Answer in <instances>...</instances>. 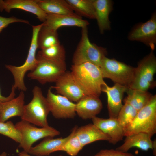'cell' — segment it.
<instances>
[{"label": "cell", "instance_id": "obj_10", "mask_svg": "<svg viewBox=\"0 0 156 156\" xmlns=\"http://www.w3.org/2000/svg\"><path fill=\"white\" fill-rule=\"evenodd\" d=\"M128 39L131 41L141 42L153 50L156 44V12L147 21L135 25L129 34Z\"/></svg>", "mask_w": 156, "mask_h": 156}, {"label": "cell", "instance_id": "obj_18", "mask_svg": "<svg viewBox=\"0 0 156 156\" xmlns=\"http://www.w3.org/2000/svg\"><path fill=\"white\" fill-rule=\"evenodd\" d=\"M73 133V129L71 133L64 138H45L38 144L34 147H32L28 153L36 156H45L54 152L60 151L61 148L72 136Z\"/></svg>", "mask_w": 156, "mask_h": 156}, {"label": "cell", "instance_id": "obj_3", "mask_svg": "<svg viewBox=\"0 0 156 156\" xmlns=\"http://www.w3.org/2000/svg\"><path fill=\"white\" fill-rule=\"evenodd\" d=\"M124 136L144 133L151 137L156 133V95H152L148 103L139 111L133 122L124 128Z\"/></svg>", "mask_w": 156, "mask_h": 156}, {"label": "cell", "instance_id": "obj_32", "mask_svg": "<svg viewBox=\"0 0 156 156\" xmlns=\"http://www.w3.org/2000/svg\"><path fill=\"white\" fill-rule=\"evenodd\" d=\"M92 156H137L128 152H122L116 149H103Z\"/></svg>", "mask_w": 156, "mask_h": 156}, {"label": "cell", "instance_id": "obj_9", "mask_svg": "<svg viewBox=\"0 0 156 156\" xmlns=\"http://www.w3.org/2000/svg\"><path fill=\"white\" fill-rule=\"evenodd\" d=\"M156 72V58L152 50L135 68L134 77L129 88L147 91L155 86L153 77Z\"/></svg>", "mask_w": 156, "mask_h": 156}, {"label": "cell", "instance_id": "obj_35", "mask_svg": "<svg viewBox=\"0 0 156 156\" xmlns=\"http://www.w3.org/2000/svg\"><path fill=\"white\" fill-rule=\"evenodd\" d=\"M18 155L19 156H32L29 154L24 151L18 153Z\"/></svg>", "mask_w": 156, "mask_h": 156}, {"label": "cell", "instance_id": "obj_24", "mask_svg": "<svg viewBox=\"0 0 156 156\" xmlns=\"http://www.w3.org/2000/svg\"><path fill=\"white\" fill-rule=\"evenodd\" d=\"M126 92L127 96L124 99V103L130 105L138 111L148 103L153 95L148 91L129 88Z\"/></svg>", "mask_w": 156, "mask_h": 156}, {"label": "cell", "instance_id": "obj_22", "mask_svg": "<svg viewBox=\"0 0 156 156\" xmlns=\"http://www.w3.org/2000/svg\"><path fill=\"white\" fill-rule=\"evenodd\" d=\"M96 20L100 32L103 34L110 29L109 14L112 10L113 3L110 0H94Z\"/></svg>", "mask_w": 156, "mask_h": 156}, {"label": "cell", "instance_id": "obj_31", "mask_svg": "<svg viewBox=\"0 0 156 156\" xmlns=\"http://www.w3.org/2000/svg\"><path fill=\"white\" fill-rule=\"evenodd\" d=\"M16 22H21L29 24L28 21L18 18L15 17H6L0 16V33L10 24Z\"/></svg>", "mask_w": 156, "mask_h": 156}, {"label": "cell", "instance_id": "obj_16", "mask_svg": "<svg viewBox=\"0 0 156 156\" xmlns=\"http://www.w3.org/2000/svg\"><path fill=\"white\" fill-rule=\"evenodd\" d=\"M55 31L63 26H77L81 28L87 27L88 21L83 19L82 17L76 14L74 15L47 14L45 21L42 23Z\"/></svg>", "mask_w": 156, "mask_h": 156}, {"label": "cell", "instance_id": "obj_21", "mask_svg": "<svg viewBox=\"0 0 156 156\" xmlns=\"http://www.w3.org/2000/svg\"><path fill=\"white\" fill-rule=\"evenodd\" d=\"M75 134L82 146L100 140L108 141L110 138L93 123H90L78 127Z\"/></svg>", "mask_w": 156, "mask_h": 156}, {"label": "cell", "instance_id": "obj_6", "mask_svg": "<svg viewBox=\"0 0 156 156\" xmlns=\"http://www.w3.org/2000/svg\"><path fill=\"white\" fill-rule=\"evenodd\" d=\"M100 68L103 78L109 79L115 83L128 88L133 82L135 68L106 57L102 60Z\"/></svg>", "mask_w": 156, "mask_h": 156}, {"label": "cell", "instance_id": "obj_5", "mask_svg": "<svg viewBox=\"0 0 156 156\" xmlns=\"http://www.w3.org/2000/svg\"><path fill=\"white\" fill-rule=\"evenodd\" d=\"M81 28V39L73 57V64L90 62L100 67L102 60L107 54L106 49L90 42L87 27Z\"/></svg>", "mask_w": 156, "mask_h": 156}, {"label": "cell", "instance_id": "obj_28", "mask_svg": "<svg viewBox=\"0 0 156 156\" xmlns=\"http://www.w3.org/2000/svg\"><path fill=\"white\" fill-rule=\"evenodd\" d=\"M138 112L130 105L124 103L119 112L117 119L124 128L133 122Z\"/></svg>", "mask_w": 156, "mask_h": 156}, {"label": "cell", "instance_id": "obj_36", "mask_svg": "<svg viewBox=\"0 0 156 156\" xmlns=\"http://www.w3.org/2000/svg\"><path fill=\"white\" fill-rule=\"evenodd\" d=\"M0 156H7V153L5 152H3L0 155Z\"/></svg>", "mask_w": 156, "mask_h": 156}, {"label": "cell", "instance_id": "obj_8", "mask_svg": "<svg viewBox=\"0 0 156 156\" xmlns=\"http://www.w3.org/2000/svg\"><path fill=\"white\" fill-rule=\"evenodd\" d=\"M15 126L21 135L19 147L27 153L33 144L39 139L47 137L53 138L60 134L59 131L49 126L38 128L22 120L17 122Z\"/></svg>", "mask_w": 156, "mask_h": 156}, {"label": "cell", "instance_id": "obj_26", "mask_svg": "<svg viewBox=\"0 0 156 156\" xmlns=\"http://www.w3.org/2000/svg\"><path fill=\"white\" fill-rule=\"evenodd\" d=\"M77 15L90 19H96L94 0H66Z\"/></svg>", "mask_w": 156, "mask_h": 156}, {"label": "cell", "instance_id": "obj_30", "mask_svg": "<svg viewBox=\"0 0 156 156\" xmlns=\"http://www.w3.org/2000/svg\"><path fill=\"white\" fill-rule=\"evenodd\" d=\"M0 134L12 139L16 142L19 143L21 141V134L11 121L0 122Z\"/></svg>", "mask_w": 156, "mask_h": 156}, {"label": "cell", "instance_id": "obj_7", "mask_svg": "<svg viewBox=\"0 0 156 156\" xmlns=\"http://www.w3.org/2000/svg\"><path fill=\"white\" fill-rule=\"evenodd\" d=\"M38 63L35 68L27 74L30 79L37 81L44 85L55 83L66 71L65 62H56L44 59L37 54Z\"/></svg>", "mask_w": 156, "mask_h": 156}, {"label": "cell", "instance_id": "obj_19", "mask_svg": "<svg viewBox=\"0 0 156 156\" xmlns=\"http://www.w3.org/2000/svg\"><path fill=\"white\" fill-rule=\"evenodd\" d=\"M25 97L24 91H21L17 97L9 101L1 103L0 122H5L14 116H22L25 105Z\"/></svg>", "mask_w": 156, "mask_h": 156}, {"label": "cell", "instance_id": "obj_23", "mask_svg": "<svg viewBox=\"0 0 156 156\" xmlns=\"http://www.w3.org/2000/svg\"><path fill=\"white\" fill-rule=\"evenodd\" d=\"M37 3L39 7L47 14L64 15L76 14L66 0H37Z\"/></svg>", "mask_w": 156, "mask_h": 156}, {"label": "cell", "instance_id": "obj_13", "mask_svg": "<svg viewBox=\"0 0 156 156\" xmlns=\"http://www.w3.org/2000/svg\"><path fill=\"white\" fill-rule=\"evenodd\" d=\"M19 9L34 14L41 21L46 20L47 14L37 3V0H0V12H10L12 9Z\"/></svg>", "mask_w": 156, "mask_h": 156}, {"label": "cell", "instance_id": "obj_4", "mask_svg": "<svg viewBox=\"0 0 156 156\" xmlns=\"http://www.w3.org/2000/svg\"><path fill=\"white\" fill-rule=\"evenodd\" d=\"M42 23L39 25L32 26V35L30 48L27 58L24 63L19 66L11 65H5V68L13 75L14 83L12 86L19 90L25 91L27 88L24 81V77L26 73L32 71L36 67L38 60L36 58V52L38 49L37 44V36L38 31L42 25Z\"/></svg>", "mask_w": 156, "mask_h": 156}, {"label": "cell", "instance_id": "obj_11", "mask_svg": "<svg viewBox=\"0 0 156 156\" xmlns=\"http://www.w3.org/2000/svg\"><path fill=\"white\" fill-rule=\"evenodd\" d=\"M52 88L51 86L48 89L46 98L53 116L57 119L74 118L76 115L75 104L65 96L53 93Z\"/></svg>", "mask_w": 156, "mask_h": 156}, {"label": "cell", "instance_id": "obj_14", "mask_svg": "<svg viewBox=\"0 0 156 156\" xmlns=\"http://www.w3.org/2000/svg\"><path fill=\"white\" fill-rule=\"evenodd\" d=\"M92 119L93 123L109 137L110 144H116L125 136L124 128L117 118L105 119L96 116Z\"/></svg>", "mask_w": 156, "mask_h": 156}, {"label": "cell", "instance_id": "obj_29", "mask_svg": "<svg viewBox=\"0 0 156 156\" xmlns=\"http://www.w3.org/2000/svg\"><path fill=\"white\" fill-rule=\"evenodd\" d=\"M77 127L75 126L73 128V135L61 148L60 151H64L71 156L77 155L83 147L75 134V131Z\"/></svg>", "mask_w": 156, "mask_h": 156}, {"label": "cell", "instance_id": "obj_37", "mask_svg": "<svg viewBox=\"0 0 156 156\" xmlns=\"http://www.w3.org/2000/svg\"><path fill=\"white\" fill-rule=\"evenodd\" d=\"M1 102H0V119L1 118Z\"/></svg>", "mask_w": 156, "mask_h": 156}, {"label": "cell", "instance_id": "obj_12", "mask_svg": "<svg viewBox=\"0 0 156 156\" xmlns=\"http://www.w3.org/2000/svg\"><path fill=\"white\" fill-rule=\"evenodd\" d=\"M56 93L72 102H77L87 95L74 79L71 71H66L55 82Z\"/></svg>", "mask_w": 156, "mask_h": 156}, {"label": "cell", "instance_id": "obj_1", "mask_svg": "<svg viewBox=\"0 0 156 156\" xmlns=\"http://www.w3.org/2000/svg\"><path fill=\"white\" fill-rule=\"evenodd\" d=\"M73 77L88 95L99 97L103 86V80L99 67L90 62L73 64L71 68Z\"/></svg>", "mask_w": 156, "mask_h": 156}, {"label": "cell", "instance_id": "obj_33", "mask_svg": "<svg viewBox=\"0 0 156 156\" xmlns=\"http://www.w3.org/2000/svg\"><path fill=\"white\" fill-rule=\"evenodd\" d=\"M16 89L12 86L11 91L10 95L7 97H5L1 95L0 89V102L2 103L9 101L14 98L16 94L15 90Z\"/></svg>", "mask_w": 156, "mask_h": 156}, {"label": "cell", "instance_id": "obj_34", "mask_svg": "<svg viewBox=\"0 0 156 156\" xmlns=\"http://www.w3.org/2000/svg\"><path fill=\"white\" fill-rule=\"evenodd\" d=\"M153 153L154 156L156 155V141L154 140L153 141Z\"/></svg>", "mask_w": 156, "mask_h": 156}, {"label": "cell", "instance_id": "obj_2", "mask_svg": "<svg viewBox=\"0 0 156 156\" xmlns=\"http://www.w3.org/2000/svg\"><path fill=\"white\" fill-rule=\"evenodd\" d=\"M32 92L33 98L29 103L25 105L21 120L41 127H48L47 117L50 112L49 104L40 88L36 86Z\"/></svg>", "mask_w": 156, "mask_h": 156}, {"label": "cell", "instance_id": "obj_20", "mask_svg": "<svg viewBox=\"0 0 156 156\" xmlns=\"http://www.w3.org/2000/svg\"><path fill=\"white\" fill-rule=\"evenodd\" d=\"M148 134L144 133H135L126 137L123 143L116 148L117 150L127 152L130 149L137 148L144 151L153 150V141Z\"/></svg>", "mask_w": 156, "mask_h": 156}, {"label": "cell", "instance_id": "obj_38", "mask_svg": "<svg viewBox=\"0 0 156 156\" xmlns=\"http://www.w3.org/2000/svg\"><path fill=\"white\" fill-rule=\"evenodd\" d=\"M59 156H62V155H60Z\"/></svg>", "mask_w": 156, "mask_h": 156}, {"label": "cell", "instance_id": "obj_17", "mask_svg": "<svg viewBox=\"0 0 156 156\" xmlns=\"http://www.w3.org/2000/svg\"><path fill=\"white\" fill-rule=\"evenodd\" d=\"M103 108L98 97L87 95L75 103L76 113L82 119H92L96 116Z\"/></svg>", "mask_w": 156, "mask_h": 156}, {"label": "cell", "instance_id": "obj_27", "mask_svg": "<svg viewBox=\"0 0 156 156\" xmlns=\"http://www.w3.org/2000/svg\"><path fill=\"white\" fill-rule=\"evenodd\" d=\"M37 55L44 59L51 61L65 62V50L60 44L41 49Z\"/></svg>", "mask_w": 156, "mask_h": 156}, {"label": "cell", "instance_id": "obj_25", "mask_svg": "<svg viewBox=\"0 0 156 156\" xmlns=\"http://www.w3.org/2000/svg\"><path fill=\"white\" fill-rule=\"evenodd\" d=\"M42 24L37 36L38 49L41 50L60 44L57 31L53 29Z\"/></svg>", "mask_w": 156, "mask_h": 156}, {"label": "cell", "instance_id": "obj_15", "mask_svg": "<svg viewBox=\"0 0 156 156\" xmlns=\"http://www.w3.org/2000/svg\"><path fill=\"white\" fill-rule=\"evenodd\" d=\"M128 88L115 83L112 87L107 84L102 87L101 91L105 93L107 96V108L109 118H117L122 107V100L124 93Z\"/></svg>", "mask_w": 156, "mask_h": 156}]
</instances>
